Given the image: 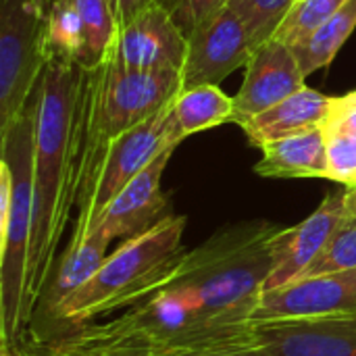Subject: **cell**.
I'll return each mask as SVG.
<instances>
[{
  "mask_svg": "<svg viewBox=\"0 0 356 356\" xmlns=\"http://www.w3.org/2000/svg\"><path fill=\"white\" fill-rule=\"evenodd\" d=\"M35 225L29 259L27 321L56 263V250L77 207L83 148V67L48 58L33 94ZM29 327V325H27Z\"/></svg>",
  "mask_w": 356,
  "mask_h": 356,
  "instance_id": "obj_1",
  "label": "cell"
},
{
  "mask_svg": "<svg viewBox=\"0 0 356 356\" xmlns=\"http://www.w3.org/2000/svg\"><path fill=\"white\" fill-rule=\"evenodd\" d=\"M280 229L265 219L221 227L200 246L186 250L165 290L215 325L252 323L271 271V238Z\"/></svg>",
  "mask_w": 356,
  "mask_h": 356,
  "instance_id": "obj_2",
  "label": "cell"
},
{
  "mask_svg": "<svg viewBox=\"0 0 356 356\" xmlns=\"http://www.w3.org/2000/svg\"><path fill=\"white\" fill-rule=\"evenodd\" d=\"M33 98L0 134V344L21 346L27 334V277L35 225Z\"/></svg>",
  "mask_w": 356,
  "mask_h": 356,
  "instance_id": "obj_3",
  "label": "cell"
},
{
  "mask_svg": "<svg viewBox=\"0 0 356 356\" xmlns=\"http://www.w3.org/2000/svg\"><path fill=\"white\" fill-rule=\"evenodd\" d=\"M186 223V217L169 213L146 232L123 240L92 280L67 300L58 336L94 323L98 317L131 309L163 290L188 250L181 242Z\"/></svg>",
  "mask_w": 356,
  "mask_h": 356,
  "instance_id": "obj_4",
  "label": "cell"
},
{
  "mask_svg": "<svg viewBox=\"0 0 356 356\" xmlns=\"http://www.w3.org/2000/svg\"><path fill=\"white\" fill-rule=\"evenodd\" d=\"M181 90V73L177 71L131 69L108 56L100 65L83 69L79 190L94 177L113 138L163 111Z\"/></svg>",
  "mask_w": 356,
  "mask_h": 356,
  "instance_id": "obj_5",
  "label": "cell"
},
{
  "mask_svg": "<svg viewBox=\"0 0 356 356\" xmlns=\"http://www.w3.org/2000/svg\"><path fill=\"white\" fill-rule=\"evenodd\" d=\"M52 0H0V134L27 111L48 63Z\"/></svg>",
  "mask_w": 356,
  "mask_h": 356,
  "instance_id": "obj_6",
  "label": "cell"
},
{
  "mask_svg": "<svg viewBox=\"0 0 356 356\" xmlns=\"http://www.w3.org/2000/svg\"><path fill=\"white\" fill-rule=\"evenodd\" d=\"M171 106L173 102L108 142L100 167L77 194V219L69 240L90 236L106 204L165 150L179 146L171 125Z\"/></svg>",
  "mask_w": 356,
  "mask_h": 356,
  "instance_id": "obj_7",
  "label": "cell"
},
{
  "mask_svg": "<svg viewBox=\"0 0 356 356\" xmlns=\"http://www.w3.org/2000/svg\"><path fill=\"white\" fill-rule=\"evenodd\" d=\"M254 52L242 17L227 4L188 35V54L181 69L184 90L219 86L227 75L246 67Z\"/></svg>",
  "mask_w": 356,
  "mask_h": 356,
  "instance_id": "obj_8",
  "label": "cell"
},
{
  "mask_svg": "<svg viewBox=\"0 0 356 356\" xmlns=\"http://www.w3.org/2000/svg\"><path fill=\"white\" fill-rule=\"evenodd\" d=\"M356 319V269L302 277L263 294L252 323Z\"/></svg>",
  "mask_w": 356,
  "mask_h": 356,
  "instance_id": "obj_9",
  "label": "cell"
},
{
  "mask_svg": "<svg viewBox=\"0 0 356 356\" xmlns=\"http://www.w3.org/2000/svg\"><path fill=\"white\" fill-rule=\"evenodd\" d=\"M111 242L113 240L100 229L81 240H69L65 252L54 263L46 288L35 302L25 340L48 342L58 336L63 307L100 269V265L108 257L106 250Z\"/></svg>",
  "mask_w": 356,
  "mask_h": 356,
  "instance_id": "obj_10",
  "label": "cell"
},
{
  "mask_svg": "<svg viewBox=\"0 0 356 356\" xmlns=\"http://www.w3.org/2000/svg\"><path fill=\"white\" fill-rule=\"evenodd\" d=\"M344 219V190L330 192L300 223L282 227L271 238V271L265 294L298 282L323 252Z\"/></svg>",
  "mask_w": 356,
  "mask_h": 356,
  "instance_id": "obj_11",
  "label": "cell"
},
{
  "mask_svg": "<svg viewBox=\"0 0 356 356\" xmlns=\"http://www.w3.org/2000/svg\"><path fill=\"white\" fill-rule=\"evenodd\" d=\"M186 54V33L175 23L171 10L165 4H159L119 27L106 56L131 69L181 73Z\"/></svg>",
  "mask_w": 356,
  "mask_h": 356,
  "instance_id": "obj_12",
  "label": "cell"
},
{
  "mask_svg": "<svg viewBox=\"0 0 356 356\" xmlns=\"http://www.w3.org/2000/svg\"><path fill=\"white\" fill-rule=\"evenodd\" d=\"M305 79L294 48L277 38H269L254 48L244 67V81L234 96L232 123L240 125L286 100L305 88Z\"/></svg>",
  "mask_w": 356,
  "mask_h": 356,
  "instance_id": "obj_13",
  "label": "cell"
},
{
  "mask_svg": "<svg viewBox=\"0 0 356 356\" xmlns=\"http://www.w3.org/2000/svg\"><path fill=\"white\" fill-rule=\"evenodd\" d=\"M173 150L175 148L165 150L106 204L96 229L106 234L111 240H127L146 232L169 215V202L163 194L161 179L173 156Z\"/></svg>",
  "mask_w": 356,
  "mask_h": 356,
  "instance_id": "obj_14",
  "label": "cell"
},
{
  "mask_svg": "<svg viewBox=\"0 0 356 356\" xmlns=\"http://www.w3.org/2000/svg\"><path fill=\"white\" fill-rule=\"evenodd\" d=\"M257 336L269 356H356V319L259 323Z\"/></svg>",
  "mask_w": 356,
  "mask_h": 356,
  "instance_id": "obj_15",
  "label": "cell"
},
{
  "mask_svg": "<svg viewBox=\"0 0 356 356\" xmlns=\"http://www.w3.org/2000/svg\"><path fill=\"white\" fill-rule=\"evenodd\" d=\"M25 356H152L144 336L123 315L108 323H86L48 340H23Z\"/></svg>",
  "mask_w": 356,
  "mask_h": 356,
  "instance_id": "obj_16",
  "label": "cell"
},
{
  "mask_svg": "<svg viewBox=\"0 0 356 356\" xmlns=\"http://www.w3.org/2000/svg\"><path fill=\"white\" fill-rule=\"evenodd\" d=\"M334 100L313 88H302L265 113L240 123L248 142L263 148L269 142L325 125L334 115Z\"/></svg>",
  "mask_w": 356,
  "mask_h": 356,
  "instance_id": "obj_17",
  "label": "cell"
},
{
  "mask_svg": "<svg viewBox=\"0 0 356 356\" xmlns=\"http://www.w3.org/2000/svg\"><path fill=\"white\" fill-rule=\"evenodd\" d=\"M263 156L254 165V173L261 177L277 179H327V131L325 125L313 127L261 148Z\"/></svg>",
  "mask_w": 356,
  "mask_h": 356,
  "instance_id": "obj_18",
  "label": "cell"
},
{
  "mask_svg": "<svg viewBox=\"0 0 356 356\" xmlns=\"http://www.w3.org/2000/svg\"><path fill=\"white\" fill-rule=\"evenodd\" d=\"M234 98L219 86H196L181 90L171 106V125L177 140H186L198 131L232 123Z\"/></svg>",
  "mask_w": 356,
  "mask_h": 356,
  "instance_id": "obj_19",
  "label": "cell"
},
{
  "mask_svg": "<svg viewBox=\"0 0 356 356\" xmlns=\"http://www.w3.org/2000/svg\"><path fill=\"white\" fill-rule=\"evenodd\" d=\"M356 29V0H348L336 15L323 21L313 33H309L302 42L294 44V52L302 67L305 77L313 75L315 71L327 67L346 40Z\"/></svg>",
  "mask_w": 356,
  "mask_h": 356,
  "instance_id": "obj_20",
  "label": "cell"
},
{
  "mask_svg": "<svg viewBox=\"0 0 356 356\" xmlns=\"http://www.w3.org/2000/svg\"><path fill=\"white\" fill-rule=\"evenodd\" d=\"M152 356H269L257 336V325L232 327L188 344L154 350Z\"/></svg>",
  "mask_w": 356,
  "mask_h": 356,
  "instance_id": "obj_21",
  "label": "cell"
},
{
  "mask_svg": "<svg viewBox=\"0 0 356 356\" xmlns=\"http://www.w3.org/2000/svg\"><path fill=\"white\" fill-rule=\"evenodd\" d=\"M86 48L83 23L73 0H52L48 19L46 52L48 58H60L81 65Z\"/></svg>",
  "mask_w": 356,
  "mask_h": 356,
  "instance_id": "obj_22",
  "label": "cell"
},
{
  "mask_svg": "<svg viewBox=\"0 0 356 356\" xmlns=\"http://www.w3.org/2000/svg\"><path fill=\"white\" fill-rule=\"evenodd\" d=\"M81 23H83V35H86V48L81 67L92 69L104 60L108 54L115 35H117V23L108 0H73Z\"/></svg>",
  "mask_w": 356,
  "mask_h": 356,
  "instance_id": "obj_23",
  "label": "cell"
},
{
  "mask_svg": "<svg viewBox=\"0 0 356 356\" xmlns=\"http://www.w3.org/2000/svg\"><path fill=\"white\" fill-rule=\"evenodd\" d=\"M346 2L348 0H296L273 38L294 46L336 15Z\"/></svg>",
  "mask_w": 356,
  "mask_h": 356,
  "instance_id": "obj_24",
  "label": "cell"
},
{
  "mask_svg": "<svg viewBox=\"0 0 356 356\" xmlns=\"http://www.w3.org/2000/svg\"><path fill=\"white\" fill-rule=\"evenodd\" d=\"M294 2L296 0H232L229 6L242 17L257 48L275 35Z\"/></svg>",
  "mask_w": 356,
  "mask_h": 356,
  "instance_id": "obj_25",
  "label": "cell"
},
{
  "mask_svg": "<svg viewBox=\"0 0 356 356\" xmlns=\"http://www.w3.org/2000/svg\"><path fill=\"white\" fill-rule=\"evenodd\" d=\"M356 269V219L344 217L323 252L309 267L302 277H317L330 273H342ZM300 277V280H302Z\"/></svg>",
  "mask_w": 356,
  "mask_h": 356,
  "instance_id": "obj_26",
  "label": "cell"
},
{
  "mask_svg": "<svg viewBox=\"0 0 356 356\" xmlns=\"http://www.w3.org/2000/svg\"><path fill=\"white\" fill-rule=\"evenodd\" d=\"M327 179L344 188L356 186V136L327 131Z\"/></svg>",
  "mask_w": 356,
  "mask_h": 356,
  "instance_id": "obj_27",
  "label": "cell"
},
{
  "mask_svg": "<svg viewBox=\"0 0 356 356\" xmlns=\"http://www.w3.org/2000/svg\"><path fill=\"white\" fill-rule=\"evenodd\" d=\"M229 2L232 0H171L167 8L171 10L175 23L188 38L202 21H207L211 15H215Z\"/></svg>",
  "mask_w": 356,
  "mask_h": 356,
  "instance_id": "obj_28",
  "label": "cell"
},
{
  "mask_svg": "<svg viewBox=\"0 0 356 356\" xmlns=\"http://www.w3.org/2000/svg\"><path fill=\"white\" fill-rule=\"evenodd\" d=\"M108 2H111L113 15H115L117 29H119V27L127 25L134 17H138L140 13H144L146 8L159 6V4L169 6L171 0H108Z\"/></svg>",
  "mask_w": 356,
  "mask_h": 356,
  "instance_id": "obj_29",
  "label": "cell"
},
{
  "mask_svg": "<svg viewBox=\"0 0 356 356\" xmlns=\"http://www.w3.org/2000/svg\"><path fill=\"white\" fill-rule=\"evenodd\" d=\"M327 131H342V134H350L356 136V108H350L346 113H340L336 117H332L325 123Z\"/></svg>",
  "mask_w": 356,
  "mask_h": 356,
  "instance_id": "obj_30",
  "label": "cell"
},
{
  "mask_svg": "<svg viewBox=\"0 0 356 356\" xmlns=\"http://www.w3.org/2000/svg\"><path fill=\"white\" fill-rule=\"evenodd\" d=\"M344 217L356 219V186L344 188Z\"/></svg>",
  "mask_w": 356,
  "mask_h": 356,
  "instance_id": "obj_31",
  "label": "cell"
},
{
  "mask_svg": "<svg viewBox=\"0 0 356 356\" xmlns=\"http://www.w3.org/2000/svg\"><path fill=\"white\" fill-rule=\"evenodd\" d=\"M0 356H25L21 346H8V344H0Z\"/></svg>",
  "mask_w": 356,
  "mask_h": 356,
  "instance_id": "obj_32",
  "label": "cell"
}]
</instances>
